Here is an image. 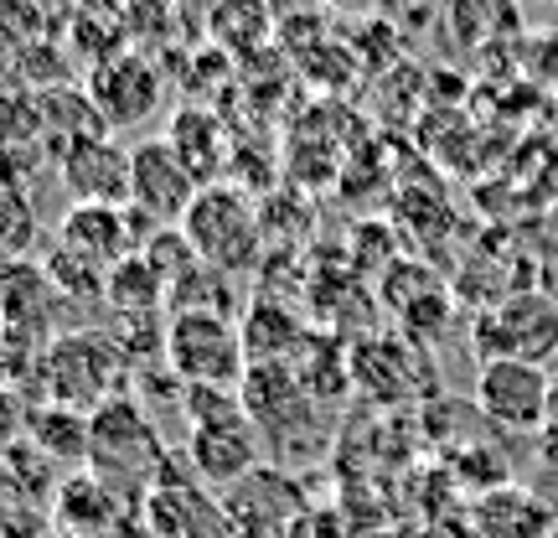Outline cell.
Here are the masks:
<instances>
[{"label": "cell", "mask_w": 558, "mask_h": 538, "mask_svg": "<svg viewBox=\"0 0 558 538\" xmlns=\"http://www.w3.org/2000/svg\"><path fill=\"white\" fill-rule=\"evenodd\" d=\"M192 254L202 264H213L222 275H243L264 260V218L254 198L233 187V181H207L197 187V198L186 207V218L177 223Z\"/></svg>", "instance_id": "6da1fadb"}, {"label": "cell", "mask_w": 558, "mask_h": 538, "mask_svg": "<svg viewBox=\"0 0 558 538\" xmlns=\"http://www.w3.org/2000/svg\"><path fill=\"white\" fill-rule=\"evenodd\" d=\"M160 461V435L150 415L135 399H104L88 415V466L104 487L114 492H135L140 481H156Z\"/></svg>", "instance_id": "7a4b0ae2"}, {"label": "cell", "mask_w": 558, "mask_h": 538, "mask_svg": "<svg viewBox=\"0 0 558 538\" xmlns=\"http://www.w3.org/2000/svg\"><path fill=\"white\" fill-rule=\"evenodd\" d=\"M166 368L186 388H239L248 373L239 321L207 316V311H177L166 321Z\"/></svg>", "instance_id": "3957f363"}, {"label": "cell", "mask_w": 558, "mask_h": 538, "mask_svg": "<svg viewBox=\"0 0 558 538\" xmlns=\"http://www.w3.org/2000/svg\"><path fill=\"white\" fill-rule=\"evenodd\" d=\"M124 368L114 337L104 332H58L41 352V383L52 404L94 415L104 399H114V373Z\"/></svg>", "instance_id": "277c9868"}, {"label": "cell", "mask_w": 558, "mask_h": 538, "mask_svg": "<svg viewBox=\"0 0 558 538\" xmlns=\"http://www.w3.org/2000/svg\"><path fill=\"white\" fill-rule=\"evenodd\" d=\"M476 358H518L548 368L558 358V300L548 290H512L476 316Z\"/></svg>", "instance_id": "5b68a950"}, {"label": "cell", "mask_w": 558, "mask_h": 538, "mask_svg": "<svg viewBox=\"0 0 558 538\" xmlns=\"http://www.w3.org/2000/svg\"><path fill=\"white\" fill-rule=\"evenodd\" d=\"M197 198V177L181 166L171 140H140L130 151V213L150 228H177Z\"/></svg>", "instance_id": "8992f818"}, {"label": "cell", "mask_w": 558, "mask_h": 538, "mask_svg": "<svg viewBox=\"0 0 558 538\" xmlns=\"http://www.w3.org/2000/svg\"><path fill=\"white\" fill-rule=\"evenodd\" d=\"M548 394H554V379L538 362H518V358H492L481 362L476 373V404L481 415L501 425V430H518V435H533L548 419Z\"/></svg>", "instance_id": "52a82bcc"}, {"label": "cell", "mask_w": 558, "mask_h": 538, "mask_svg": "<svg viewBox=\"0 0 558 538\" xmlns=\"http://www.w3.org/2000/svg\"><path fill=\"white\" fill-rule=\"evenodd\" d=\"M94 109H99L104 130H135V124L156 120V109L166 104V79H160L140 52H120V58L88 68V88H83Z\"/></svg>", "instance_id": "ba28073f"}, {"label": "cell", "mask_w": 558, "mask_h": 538, "mask_svg": "<svg viewBox=\"0 0 558 538\" xmlns=\"http://www.w3.org/2000/svg\"><path fill=\"white\" fill-rule=\"evenodd\" d=\"M145 234H156V228L140 223L120 202H73L58 223L62 249L88 264H99V270H114V264H124L130 254H140Z\"/></svg>", "instance_id": "9c48e42d"}, {"label": "cell", "mask_w": 558, "mask_h": 538, "mask_svg": "<svg viewBox=\"0 0 558 538\" xmlns=\"http://www.w3.org/2000/svg\"><path fill=\"white\" fill-rule=\"evenodd\" d=\"M259 435L248 415H228L213 419V425H192V440H186V466L192 477L213 481V487H239L248 471H259Z\"/></svg>", "instance_id": "30bf717a"}, {"label": "cell", "mask_w": 558, "mask_h": 538, "mask_svg": "<svg viewBox=\"0 0 558 538\" xmlns=\"http://www.w3.org/2000/svg\"><path fill=\"white\" fill-rule=\"evenodd\" d=\"M62 181L73 202H120L130 207V151H120L114 135H88L73 140L62 151Z\"/></svg>", "instance_id": "8fae6325"}, {"label": "cell", "mask_w": 558, "mask_h": 538, "mask_svg": "<svg viewBox=\"0 0 558 538\" xmlns=\"http://www.w3.org/2000/svg\"><path fill=\"white\" fill-rule=\"evenodd\" d=\"M58 285L47 275V264L32 260H11L0 264V326L16 332V337H37L52 332L58 321Z\"/></svg>", "instance_id": "7c38bea8"}, {"label": "cell", "mask_w": 558, "mask_h": 538, "mask_svg": "<svg viewBox=\"0 0 558 538\" xmlns=\"http://www.w3.org/2000/svg\"><path fill=\"white\" fill-rule=\"evenodd\" d=\"M548 502L538 492H527V487H486L471 507V528L476 538H548Z\"/></svg>", "instance_id": "4fadbf2b"}, {"label": "cell", "mask_w": 558, "mask_h": 538, "mask_svg": "<svg viewBox=\"0 0 558 538\" xmlns=\"http://www.w3.org/2000/svg\"><path fill=\"white\" fill-rule=\"evenodd\" d=\"M52 518H58L62 534H83V538H104L114 523L124 518L120 507V492L104 487L94 471L88 477H68L52 498Z\"/></svg>", "instance_id": "5bb4252c"}, {"label": "cell", "mask_w": 558, "mask_h": 538, "mask_svg": "<svg viewBox=\"0 0 558 538\" xmlns=\"http://www.w3.org/2000/svg\"><path fill=\"white\" fill-rule=\"evenodd\" d=\"M239 337H243V358H248V368H254V362H279V368H290V362L305 352L311 332H300V321L290 316L284 306H275V300H254L248 316H243V326H239Z\"/></svg>", "instance_id": "9a60e30c"}, {"label": "cell", "mask_w": 558, "mask_h": 538, "mask_svg": "<svg viewBox=\"0 0 558 538\" xmlns=\"http://www.w3.org/2000/svg\"><path fill=\"white\" fill-rule=\"evenodd\" d=\"M166 140H171V151L181 156V166L197 177V187L218 181L222 160H228V140H222V124L213 120V115L181 109L177 120H171V130H166Z\"/></svg>", "instance_id": "2e32d148"}, {"label": "cell", "mask_w": 558, "mask_h": 538, "mask_svg": "<svg viewBox=\"0 0 558 538\" xmlns=\"http://www.w3.org/2000/svg\"><path fill=\"white\" fill-rule=\"evenodd\" d=\"M26 435L47 461H88V415L78 409H62V404L32 409Z\"/></svg>", "instance_id": "e0dca14e"}, {"label": "cell", "mask_w": 558, "mask_h": 538, "mask_svg": "<svg viewBox=\"0 0 558 538\" xmlns=\"http://www.w3.org/2000/svg\"><path fill=\"white\" fill-rule=\"evenodd\" d=\"M104 296H109V306H114L120 316H150V311H160V306H166V279L150 270V260H145V254H130L124 264H114V270H109V279H104Z\"/></svg>", "instance_id": "ac0fdd59"}, {"label": "cell", "mask_w": 558, "mask_h": 538, "mask_svg": "<svg viewBox=\"0 0 558 538\" xmlns=\"http://www.w3.org/2000/svg\"><path fill=\"white\" fill-rule=\"evenodd\" d=\"M37 243V213L32 198L16 187H0V264L26 260V249Z\"/></svg>", "instance_id": "d6986e66"}, {"label": "cell", "mask_w": 558, "mask_h": 538, "mask_svg": "<svg viewBox=\"0 0 558 538\" xmlns=\"http://www.w3.org/2000/svg\"><path fill=\"white\" fill-rule=\"evenodd\" d=\"M213 32H218L228 47H239V32H243V47H254V41L269 32V21H264L259 0H218V11H213Z\"/></svg>", "instance_id": "ffe728a7"}, {"label": "cell", "mask_w": 558, "mask_h": 538, "mask_svg": "<svg viewBox=\"0 0 558 538\" xmlns=\"http://www.w3.org/2000/svg\"><path fill=\"white\" fill-rule=\"evenodd\" d=\"M47 275H52V285H58V296H104L109 270L78 260V254H68V249L58 243V254L47 260Z\"/></svg>", "instance_id": "44dd1931"}, {"label": "cell", "mask_w": 558, "mask_h": 538, "mask_svg": "<svg viewBox=\"0 0 558 538\" xmlns=\"http://www.w3.org/2000/svg\"><path fill=\"white\" fill-rule=\"evenodd\" d=\"M21 342L26 337H16V332L0 326V383L11 379V373H21Z\"/></svg>", "instance_id": "7402d4cb"}, {"label": "cell", "mask_w": 558, "mask_h": 538, "mask_svg": "<svg viewBox=\"0 0 558 538\" xmlns=\"http://www.w3.org/2000/svg\"><path fill=\"white\" fill-rule=\"evenodd\" d=\"M47 538H83V534H62V528H52V534H47Z\"/></svg>", "instance_id": "603a6c76"}, {"label": "cell", "mask_w": 558, "mask_h": 538, "mask_svg": "<svg viewBox=\"0 0 558 538\" xmlns=\"http://www.w3.org/2000/svg\"><path fill=\"white\" fill-rule=\"evenodd\" d=\"M548 538H558V513H554V523H548Z\"/></svg>", "instance_id": "cb8c5ba5"}, {"label": "cell", "mask_w": 558, "mask_h": 538, "mask_svg": "<svg viewBox=\"0 0 558 538\" xmlns=\"http://www.w3.org/2000/svg\"><path fill=\"white\" fill-rule=\"evenodd\" d=\"M78 5H88V0H78Z\"/></svg>", "instance_id": "d4e9b609"}]
</instances>
